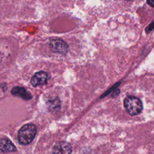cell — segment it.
I'll return each instance as SVG.
<instances>
[{"instance_id":"1","label":"cell","mask_w":154,"mask_h":154,"mask_svg":"<svg viewBox=\"0 0 154 154\" xmlns=\"http://www.w3.org/2000/svg\"><path fill=\"white\" fill-rule=\"evenodd\" d=\"M37 132L36 126L32 123L24 125L19 131L17 138L19 142L23 145L29 144L34 138Z\"/></svg>"},{"instance_id":"2","label":"cell","mask_w":154,"mask_h":154,"mask_svg":"<svg viewBox=\"0 0 154 154\" xmlns=\"http://www.w3.org/2000/svg\"><path fill=\"white\" fill-rule=\"evenodd\" d=\"M123 104L127 112L132 116L140 114L143 110V104L141 100L134 96L125 97Z\"/></svg>"},{"instance_id":"3","label":"cell","mask_w":154,"mask_h":154,"mask_svg":"<svg viewBox=\"0 0 154 154\" xmlns=\"http://www.w3.org/2000/svg\"><path fill=\"white\" fill-rule=\"evenodd\" d=\"M49 47L52 52L65 54L69 50L67 44L63 40L60 38L51 39L49 41Z\"/></svg>"},{"instance_id":"4","label":"cell","mask_w":154,"mask_h":154,"mask_svg":"<svg viewBox=\"0 0 154 154\" xmlns=\"http://www.w3.org/2000/svg\"><path fill=\"white\" fill-rule=\"evenodd\" d=\"M72 149L70 144L66 141L57 143L53 147V154H71Z\"/></svg>"},{"instance_id":"5","label":"cell","mask_w":154,"mask_h":154,"mask_svg":"<svg viewBox=\"0 0 154 154\" xmlns=\"http://www.w3.org/2000/svg\"><path fill=\"white\" fill-rule=\"evenodd\" d=\"M48 79V75L44 71H40L35 73L31 79V84L34 87L45 84Z\"/></svg>"},{"instance_id":"6","label":"cell","mask_w":154,"mask_h":154,"mask_svg":"<svg viewBox=\"0 0 154 154\" xmlns=\"http://www.w3.org/2000/svg\"><path fill=\"white\" fill-rule=\"evenodd\" d=\"M11 93L13 96L20 97L26 100H30L32 98V96L29 92H28L25 88L19 86L13 87L11 90Z\"/></svg>"},{"instance_id":"7","label":"cell","mask_w":154,"mask_h":154,"mask_svg":"<svg viewBox=\"0 0 154 154\" xmlns=\"http://www.w3.org/2000/svg\"><path fill=\"white\" fill-rule=\"evenodd\" d=\"M0 150L2 152H15L16 147L10 140L4 138L0 140Z\"/></svg>"},{"instance_id":"8","label":"cell","mask_w":154,"mask_h":154,"mask_svg":"<svg viewBox=\"0 0 154 154\" xmlns=\"http://www.w3.org/2000/svg\"><path fill=\"white\" fill-rule=\"evenodd\" d=\"M47 105L49 109L52 111H57L60 108V101L58 98H55L49 100Z\"/></svg>"},{"instance_id":"9","label":"cell","mask_w":154,"mask_h":154,"mask_svg":"<svg viewBox=\"0 0 154 154\" xmlns=\"http://www.w3.org/2000/svg\"><path fill=\"white\" fill-rule=\"evenodd\" d=\"M154 29V21H153L152 23H150L148 26L146 27V31L147 32H149L150 31H151L152 30H153Z\"/></svg>"},{"instance_id":"10","label":"cell","mask_w":154,"mask_h":154,"mask_svg":"<svg viewBox=\"0 0 154 154\" xmlns=\"http://www.w3.org/2000/svg\"><path fill=\"white\" fill-rule=\"evenodd\" d=\"M147 3L150 6L154 7V0H147Z\"/></svg>"},{"instance_id":"11","label":"cell","mask_w":154,"mask_h":154,"mask_svg":"<svg viewBox=\"0 0 154 154\" xmlns=\"http://www.w3.org/2000/svg\"><path fill=\"white\" fill-rule=\"evenodd\" d=\"M119 90L117 88V89L114 91L113 94H112V96H113V97H114V96H117V94H119Z\"/></svg>"}]
</instances>
